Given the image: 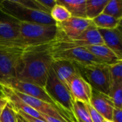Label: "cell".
<instances>
[{
	"mask_svg": "<svg viewBox=\"0 0 122 122\" xmlns=\"http://www.w3.org/2000/svg\"><path fill=\"white\" fill-rule=\"evenodd\" d=\"M54 41L24 49L16 79L44 88L54 61L51 56Z\"/></svg>",
	"mask_w": 122,
	"mask_h": 122,
	"instance_id": "1",
	"label": "cell"
},
{
	"mask_svg": "<svg viewBox=\"0 0 122 122\" xmlns=\"http://www.w3.org/2000/svg\"><path fill=\"white\" fill-rule=\"evenodd\" d=\"M19 22V36L11 41L1 46L26 49L27 47L46 44L56 39V24H43L31 22Z\"/></svg>",
	"mask_w": 122,
	"mask_h": 122,
	"instance_id": "2",
	"label": "cell"
},
{
	"mask_svg": "<svg viewBox=\"0 0 122 122\" xmlns=\"http://www.w3.org/2000/svg\"><path fill=\"white\" fill-rule=\"evenodd\" d=\"M0 12L16 21L56 24L49 14L28 6L25 0L0 1Z\"/></svg>",
	"mask_w": 122,
	"mask_h": 122,
	"instance_id": "3",
	"label": "cell"
},
{
	"mask_svg": "<svg viewBox=\"0 0 122 122\" xmlns=\"http://www.w3.org/2000/svg\"><path fill=\"white\" fill-rule=\"evenodd\" d=\"M44 89L56 106L75 120L73 113L74 99L71 93L68 88L58 79L51 67L48 74Z\"/></svg>",
	"mask_w": 122,
	"mask_h": 122,
	"instance_id": "4",
	"label": "cell"
},
{
	"mask_svg": "<svg viewBox=\"0 0 122 122\" xmlns=\"http://www.w3.org/2000/svg\"><path fill=\"white\" fill-rule=\"evenodd\" d=\"M81 75L91 85L93 89L109 94L111 86L109 66L106 64H89L86 65L76 64Z\"/></svg>",
	"mask_w": 122,
	"mask_h": 122,
	"instance_id": "5",
	"label": "cell"
},
{
	"mask_svg": "<svg viewBox=\"0 0 122 122\" xmlns=\"http://www.w3.org/2000/svg\"><path fill=\"white\" fill-rule=\"evenodd\" d=\"M24 49L0 45V81L16 79Z\"/></svg>",
	"mask_w": 122,
	"mask_h": 122,
	"instance_id": "6",
	"label": "cell"
},
{
	"mask_svg": "<svg viewBox=\"0 0 122 122\" xmlns=\"http://www.w3.org/2000/svg\"><path fill=\"white\" fill-rule=\"evenodd\" d=\"M104 44L97 28L93 24L82 34L74 39H56L52 44V50H62L76 47H86L88 46Z\"/></svg>",
	"mask_w": 122,
	"mask_h": 122,
	"instance_id": "7",
	"label": "cell"
},
{
	"mask_svg": "<svg viewBox=\"0 0 122 122\" xmlns=\"http://www.w3.org/2000/svg\"><path fill=\"white\" fill-rule=\"evenodd\" d=\"M51 56L54 61H68L79 65L102 63L84 47L70 48L62 50H52L51 48Z\"/></svg>",
	"mask_w": 122,
	"mask_h": 122,
	"instance_id": "8",
	"label": "cell"
},
{
	"mask_svg": "<svg viewBox=\"0 0 122 122\" xmlns=\"http://www.w3.org/2000/svg\"><path fill=\"white\" fill-rule=\"evenodd\" d=\"M0 84L6 86L15 91H17V92L22 93L24 94H26L27 96L36 98V99L41 100L43 102H45L50 104L52 106L56 107L59 110H61L56 106L55 102L51 99V98L49 96V94L46 93L44 88L41 87L38 85H36V84H34L31 83H29V82H26V81H22L18 80L16 79H9L6 81H1V82L0 81Z\"/></svg>",
	"mask_w": 122,
	"mask_h": 122,
	"instance_id": "9",
	"label": "cell"
},
{
	"mask_svg": "<svg viewBox=\"0 0 122 122\" xmlns=\"http://www.w3.org/2000/svg\"><path fill=\"white\" fill-rule=\"evenodd\" d=\"M92 24V20L89 19L71 16L64 21L56 23V39H74Z\"/></svg>",
	"mask_w": 122,
	"mask_h": 122,
	"instance_id": "10",
	"label": "cell"
},
{
	"mask_svg": "<svg viewBox=\"0 0 122 122\" xmlns=\"http://www.w3.org/2000/svg\"><path fill=\"white\" fill-rule=\"evenodd\" d=\"M13 92L25 104L30 106L31 108L35 109L36 112L41 114H45L47 116H50L61 120H63L66 122H74L72 119L68 114H65L62 111L59 110L56 107L52 106L50 104H48L41 100L37 99L36 98L27 96L22 93H20L17 91L12 89Z\"/></svg>",
	"mask_w": 122,
	"mask_h": 122,
	"instance_id": "11",
	"label": "cell"
},
{
	"mask_svg": "<svg viewBox=\"0 0 122 122\" xmlns=\"http://www.w3.org/2000/svg\"><path fill=\"white\" fill-rule=\"evenodd\" d=\"M51 67L58 79L68 89L71 79L74 76L81 74L76 64L68 61H54Z\"/></svg>",
	"mask_w": 122,
	"mask_h": 122,
	"instance_id": "12",
	"label": "cell"
},
{
	"mask_svg": "<svg viewBox=\"0 0 122 122\" xmlns=\"http://www.w3.org/2000/svg\"><path fill=\"white\" fill-rule=\"evenodd\" d=\"M69 90L74 101L89 103L92 97V87L81 74L74 76L69 85Z\"/></svg>",
	"mask_w": 122,
	"mask_h": 122,
	"instance_id": "13",
	"label": "cell"
},
{
	"mask_svg": "<svg viewBox=\"0 0 122 122\" xmlns=\"http://www.w3.org/2000/svg\"><path fill=\"white\" fill-rule=\"evenodd\" d=\"M89 103L104 119L109 120L112 119L114 106L108 94L101 93L92 89Z\"/></svg>",
	"mask_w": 122,
	"mask_h": 122,
	"instance_id": "14",
	"label": "cell"
},
{
	"mask_svg": "<svg viewBox=\"0 0 122 122\" xmlns=\"http://www.w3.org/2000/svg\"><path fill=\"white\" fill-rule=\"evenodd\" d=\"M97 29L101 34L104 44L117 56L122 58V26L112 29Z\"/></svg>",
	"mask_w": 122,
	"mask_h": 122,
	"instance_id": "15",
	"label": "cell"
},
{
	"mask_svg": "<svg viewBox=\"0 0 122 122\" xmlns=\"http://www.w3.org/2000/svg\"><path fill=\"white\" fill-rule=\"evenodd\" d=\"M84 48H85L88 51H89L104 64L112 65L119 61H122V58L117 56L105 44L92 45Z\"/></svg>",
	"mask_w": 122,
	"mask_h": 122,
	"instance_id": "16",
	"label": "cell"
},
{
	"mask_svg": "<svg viewBox=\"0 0 122 122\" xmlns=\"http://www.w3.org/2000/svg\"><path fill=\"white\" fill-rule=\"evenodd\" d=\"M19 36V22L14 20L0 21V44L16 39Z\"/></svg>",
	"mask_w": 122,
	"mask_h": 122,
	"instance_id": "17",
	"label": "cell"
},
{
	"mask_svg": "<svg viewBox=\"0 0 122 122\" xmlns=\"http://www.w3.org/2000/svg\"><path fill=\"white\" fill-rule=\"evenodd\" d=\"M56 1L59 4L63 5L69 11L71 16L79 18H86V0H56Z\"/></svg>",
	"mask_w": 122,
	"mask_h": 122,
	"instance_id": "18",
	"label": "cell"
},
{
	"mask_svg": "<svg viewBox=\"0 0 122 122\" xmlns=\"http://www.w3.org/2000/svg\"><path fill=\"white\" fill-rule=\"evenodd\" d=\"M122 18H115L102 13L94 18L92 23L97 29H112L122 26Z\"/></svg>",
	"mask_w": 122,
	"mask_h": 122,
	"instance_id": "19",
	"label": "cell"
},
{
	"mask_svg": "<svg viewBox=\"0 0 122 122\" xmlns=\"http://www.w3.org/2000/svg\"><path fill=\"white\" fill-rule=\"evenodd\" d=\"M109 0H86V18L93 20L103 13Z\"/></svg>",
	"mask_w": 122,
	"mask_h": 122,
	"instance_id": "20",
	"label": "cell"
},
{
	"mask_svg": "<svg viewBox=\"0 0 122 122\" xmlns=\"http://www.w3.org/2000/svg\"><path fill=\"white\" fill-rule=\"evenodd\" d=\"M73 113L74 119L77 120L82 122H92L87 107V103L74 101Z\"/></svg>",
	"mask_w": 122,
	"mask_h": 122,
	"instance_id": "21",
	"label": "cell"
},
{
	"mask_svg": "<svg viewBox=\"0 0 122 122\" xmlns=\"http://www.w3.org/2000/svg\"><path fill=\"white\" fill-rule=\"evenodd\" d=\"M50 16L56 23H60L71 18V15L63 5L56 1V4L51 10Z\"/></svg>",
	"mask_w": 122,
	"mask_h": 122,
	"instance_id": "22",
	"label": "cell"
},
{
	"mask_svg": "<svg viewBox=\"0 0 122 122\" xmlns=\"http://www.w3.org/2000/svg\"><path fill=\"white\" fill-rule=\"evenodd\" d=\"M108 95L112 99L114 108L122 109V83L111 84Z\"/></svg>",
	"mask_w": 122,
	"mask_h": 122,
	"instance_id": "23",
	"label": "cell"
},
{
	"mask_svg": "<svg viewBox=\"0 0 122 122\" xmlns=\"http://www.w3.org/2000/svg\"><path fill=\"white\" fill-rule=\"evenodd\" d=\"M103 14L115 18H122V0H109Z\"/></svg>",
	"mask_w": 122,
	"mask_h": 122,
	"instance_id": "24",
	"label": "cell"
},
{
	"mask_svg": "<svg viewBox=\"0 0 122 122\" xmlns=\"http://www.w3.org/2000/svg\"><path fill=\"white\" fill-rule=\"evenodd\" d=\"M0 122H16V112L9 102L1 109Z\"/></svg>",
	"mask_w": 122,
	"mask_h": 122,
	"instance_id": "25",
	"label": "cell"
},
{
	"mask_svg": "<svg viewBox=\"0 0 122 122\" xmlns=\"http://www.w3.org/2000/svg\"><path fill=\"white\" fill-rule=\"evenodd\" d=\"M109 66L111 84L122 83V61Z\"/></svg>",
	"mask_w": 122,
	"mask_h": 122,
	"instance_id": "26",
	"label": "cell"
},
{
	"mask_svg": "<svg viewBox=\"0 0 122 122\" xmlns=\"http://www.w3.org/2000/svg\"><path fill=\"white\" fill-rule=\"evenodd\" d=\"M38 9L50 15L51 10L56 4V0H35Z\"/></svg>",
	"mask_w": 122,
	"mask_h": 122,
	"instance_id": "27",
	"label": "cell"
},
{
	"mask_svg": "<svg viewBox=\"0 0 122 122\" xmlns=\"http://www.w3.org/2000/svg\"><path fill=\"white\" fill-rule=\"evenodd\" d=\"M87 107L89 112L90 117L92 122H104V118L95 110V109L90 104V103H87Z\"/></svg>",
	"mask_w": 122,
	"mask_h": 122,
	"instance_id": "28",
	"label": "cell"
},
{
	"mask_svg": "<svg viewBox=\"0 0 122 122\" xmlns=\"http://www.w3.org/2000/svg\"><path fill=\"white\" fill-rule=\"evenodd\" d=\"M112 120L114 122H122V109H114Z\"/></svg>",
	"mask_w": 122,
	"mask_h": 122,
	"instance_id": "29",
	"label": "cell"
},
{
	"mask_svg": "<svg viewBox=\"0 0 122 122\" xmlns=\"http://www.w3.org/2000/svg\"><path fill=\"white\" fill-rule=\"evenodd\" d=\"M16 112L18 114H19L26 122H45L44 120H41V119H38L34 118L32 117H30V116L23 113L22 112H20V111H16Z\"/></svg>",
	"mask_w": 122,
	"mask_h": 122,
	"instance_id": "30",
	"label": "cell"
},
{
	"mask_svg": "<svg viewBox=\"0 0 122 122\" xmlns=\"http://www.w3.org/2000/svg\"><path fill=\"white\" fill-rule=\"evenodd\" d=\"M41 116H42L44 120L46 122H66L63 120H61V119H56V118H54V117H52L50 116H47L45 114H41Z\"/></svg>",
	"mask_w": 122,
	"mask_h": 122,
	"instance_id": "31",
	"label": "cell"
},
{
	"mask_svg": "<svg viewBox=\"0 0 122 122\" xmlns=\"http://www.w3.org/2000/svg\"><path fill=\"white\" fill-rule=\"evenodd\" d=\"M8 103V101L6 99H5L4 97H0V109H2L4 106Z\"/></svg>",
	"mask_w": 122,
	"mask_h": 122,
	"instance_id": "32",
	"label": "cell"
},
{
	"mask_svg": "<svg viewBox=\"0 0 122 122\" xmlns=\"http://www.w3.org/2000/svg\"><path fill=\"white\" fill-rule=\"evenodd\" d=\"M16 122H26V121L19 114L16 113Z\"/></svg>",
	"mask_w": 122,
	"mask_h": 122,
	"instance_id": "33",
	"label": "cell"
},
{
	"mask_svg": "<svg viewBox=\"0 0 122 122\" xmlns=\"http://www.w3.org/2000/svg\"><path fill=\"white\" fill-rule=\"evenodd\" d=\"M104 122H113L112 120H109V119H104Z\"/></svg>",
	"mask_w": 122,
	"mask_h": 122,
	"instance_id": "34",
	"label": "cell"
},
{
	"mask_svg": "<svg viewBox=\"0 0 122 122\" xmlns=\"http://www.w3.org/2000/svg\"><path fill=\"white\" fill-rule=\"evenodd\" d=\"M74 122H81V121H79V120H77V119H75V120L74 121Z\"/></svg>",
	"mask_w": 122,
	"mask_h": 122,
	"instance_id": "35",
	"label": "cell"
},
{
	"mask_svg": "<svg viewBox=\"0 0 122 122\" xmlns=\"http://www.w3.org/2000/svg\"><path fill=\"white\" fill-rule=\"evenodd\" d=\"M1 109H0V114H1Z\"/></svg>",
	"mask_w": 122,
	"mask_h": 122,
	"instance_id": "36",
	"label": "cell"
},
{
	"mask_svg": "<svg viewBox=\"0 0 122 122\" xmlns=\"http://www.w3.org/2000/svg\"></svg>",
	"mask_w": 122,
	"mask_h": 122,
	"instance_id": "37",
	"label": "cell"
}]
</instances>
